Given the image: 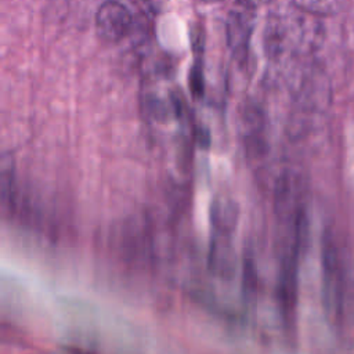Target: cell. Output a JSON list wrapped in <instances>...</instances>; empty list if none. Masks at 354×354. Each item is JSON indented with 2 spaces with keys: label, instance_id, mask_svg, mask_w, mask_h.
<instances>
[{
  "label": "cell",
  "instance_id": "6da1fadb",
  "mask_svg": "<svg viewBox=\"0 0 354 354\" xmlns=\"http://www.w3.org/2000/svg\"><path fill=\"white\" fill-rule=\"evenodd\" d=\"M256 7L250 1L234 3L227 15V41L236 57L246 55L248 41L253 29Z\"/></svg>",
  "mask_w": 354,
  "mask_h": 354
},
{
  "label": "cell",
  "instance_id": "7a4b0ae2",
  "mask_svg": "<svg viewBox=\"0 0 354 354\" xmlns=\"http://www.w3.org/2000/svg\"><path fill=\"white\" fill-rule=\"evenodd\" d=\"M129 8L116 0H106L95 11V26L98 33L106 40L119 39L130 25Z\"/></svg>",
  "mask_w": 354,
  "mask_h": 354
},
{
  "label": "cell",
  "instance_id": "3957f363",
  "mask_svg": "<svg viewBox=\"0 0 354 354\" xmlns=\"http://www.w3.org/2000/svg\"><path fill=\"white\" fill-rule=\"evenodd\" d=\"M235 212H232V203L231 202H214L212 206V220L213 224L221 231L225 232L231 230L232 221L235 220L234 216Z\"/></svg>",
  "mask_w": 354,
  "mask_h": 354
},
{
  "label": "cell",
  "instance_id": "277c9868",
  "mask_svg": "<svg viewBox=\"0 0 354 354\" xmlns=\"http://www.w3.org/2000/svg\"><path fill=\"white\" fill-rule=\"evenodd\" d=\"M188 83L191 87V91L194 95L201 97L203 94V88H205V79H203V66H202V61L195 59L194 65L189 69V75H188Z\"/></svg>",
  "mask_w": 354,
  "mask_h": 354
},
{
  "label": "cell",
  "instance_id": "5b68a950",
  "mask_svg": "<svg viewBox=\"0 0 354 354\" xmlns=\"http://www.w3.org/2000/svg\"><path fill=\"white\" fill-rule=\"evenodd\" d=\"M196 137H198V141H199V144H201L202 147H207V145H209V142H210V136H209L207 129L199 126V127L196 129Z\"/></svg>",
  "mask_w": 354,
  "mask_h": 354
}]
</instances>
